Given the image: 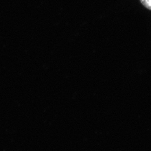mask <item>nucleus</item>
Returning a JSON list of instances; mask_svg holds the SVG:
<instances>
[{"mask_svg": "<svg viewBox=\"0 0 151 151\" xmlns=\"http://www.w3.org/2000/svg\"><path fill=\"white\" fill-rule=\"evenodd\" d=\"M140 2L145 8L151 10V0H140Z\"/></svg>", "mask_w": 151, "mask_h": 151, "instance_id": "nucleus-1", "label": "nucleus"}]
</instances>
